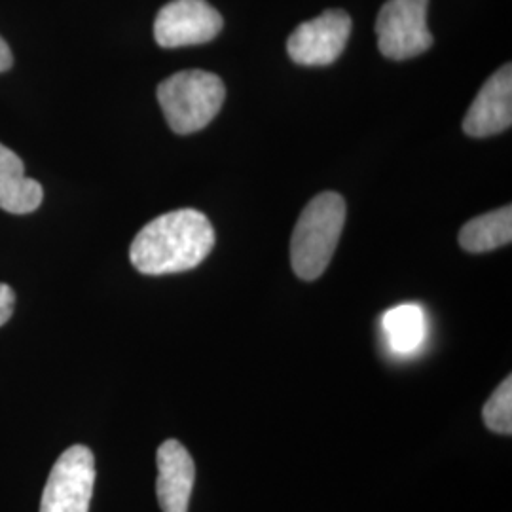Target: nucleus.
Masks as SVG:
<instances>
[{
	"mask_svg": "<svg viewBox=\"0 0 512 512\" xmlns=\"http://www.w3.org/2000/svg\"><path fill=\"white\" fill-rule=\"evenodd\" d=\"M16 306V293L10 285L0 283V327L6 325L14 313Z\"/></svg>",
	"mask_w": 512,
	"mask_h": 512,
	"instance_id": "14",
	"label": "nucleus"
},
{
	"mask_svg": "<svg viewBox=\"0 0 512 512\" xmlns=\"http://www.w3.org/2000/svg\"><path fill=\"white\" fill-rule=\"evenodd\" d=\"M429 0H387L378 19L376 35L380 52L404 61L427 52L433 46V35L427 29Z\"/></svg>",
	"mask_w": 512,
	"mask_h": 512,
	"instance_id": "4",
	"label": "nucleus"
},
{
	"mask_svg": "<svg viewBox=\"0 0 512 512\" xmlns=\"http://www.w3.org/2000/svg\"><path fill=\"white\" fill-rule=\"evenodd\" d=\"M95 459L88 446L76 444L61 454L42 492L40 512H90Z\"/></svg>",
	"mask_w": 512,
	"mask_h": 512,
	"instance_id": "5",
	"label": "nucleus"
},
{
	"mask_svg": "<svg viewBox=\"0 0 512 512\" xmlns=\"http://www.w3.org/2000/svg\"><path fill=\"white\" fill-rule=\"evenodd\" d=\"M213 247L215 230L202 211L179 209L150 220L133 239L129 258L141 274H181L200 266Z\"/></svg>",
	"mask_w": 512,
	"mask_h": 512,
	"instance_id": "1",
	"label": "nucleus"
},
{
	"mask_svg": "<svg viewBox=\"0 0 512 512\" xmlns=\"http://www.w3.org/2000/svg\"><path fill=\"white\" fill-rule=\"evenodd\" d=\"M222 16L207 0H173L154 21V37L162 48L205 44L222 29Z\"/></svg>",
	"mask_w": 512,
	"mask_h": 512,
	"instance_id": "7",
	"label": "nucleus"
},
{
	"mask_svg": "<svg viewBox=\"0 0 512 512\" xmlns=\"http://www.w3.org/2000/svg\"><path fill=\"white\" fill-rule=\"evenodd\" d=\"M351 18L344 10H327L321 16L300 23L287 42L294 63L304 67L332 65L348 44Z\"/></svg>",
	"mask_w": 512,
	"mask_h": 512,
	"instance_id": "6",
	"label": "nucleus"
},
{
	"mask_svg": "<svg viewBox=\"0 0 512 512\" xmlns=\"http://www.w3.org/2000/svg\"><path fill=\"white\" fill-rule=\"evenodd\" d=\"M346 200L336 192L315 196L294 226L291 264L294 274L315 281L329 268L346 222Z\"/></svg>",
	"mask_w": 512,
	"mask_h": 512,
	"instance_id": "2",
	"label": "nucleus"
},
{
	"mask_svg": "<svg viewBox=\"0 0 512 512\" xmlns=\"http://www.w3.org/2000/svg\"><path fill=\"white\" fill-rule=\"evenodd\" d=\"M156 494L162 512H188L196 480V465L179 440H165L158 448Z\"/></svg>",
	"mask_w": 512,
	"mask_h": 512,
	"instance_id": "9",
	"label": "nucleus"
},
{
	"mask_svg": "<svg viewBox=\"0 0 512 512\" xmlns=\"http://www.w3.org/2000/svg\"><path fill=\"white\" fill-rule=\"evenodd\" d=\"M226 99L224 82L207 71L173 74L158 86V101L169 128L179 135L207 128Z\"/></svg>",
	"mask_w": 512,
	"mask_h": 512,
	"instance_id": "3",
	"label": "nucleus"
},
{
	"mask_svg": "<svg viewBox=\"0 0 512 512\" xmlns=\"http://www.w3.org/2000/svg\"><path fill=\"white\" fill-rule=\"evenodd\" d=\"M512 241V207L505 205L492 213L471 219L459 232V245L467 253H488Z\"/></svg>",
	"mask_w": 512,
	"mask_h": 512,
	"instance_id": "12",
	"label": "nucleus"
},
{
	"mask_svg": "<svg viewBox=\"0 0 512 512\" xmlns=\"http://www.w3.org/2000/svg\"><path fill=\"white\" fill-rule=\"evenodd\" d=\"M484 425L499 433L511 435L512 433V380L505 378V382L495 389L494 395L484 404L482 410Z\"/></svg>",
	"mask_w": 512,
	"mask_h": 512,
	"instance_id": "13",
	"label": "nucleus"
},
{
	"mask_svg": "<svg viewBox=\"0 0 512 512\" xmlns=\"http://www.w3.org/2000/svg\"><path fill=\"white\" fill-rule=\"evenodd\" d=\"M44 190L35 179L25 177V167L16 152L0 145V209L12 215L37 211Z\"/></svg>",
	"mask_w": 512,
	"mask_h": 512,
	"instance_id": "10",
	"label": "nucleus"
},
{
	"mask_svg": "<svg viewBox=\"0 0 512 512\" xmlns=\"http://www.w3.org/2000/svg\"><path fill=\"white\" fill-rule=\"evenodd\" d=\"M12 63H14V57L10 52V46L4 42V38L0 37V73L8 71L12 67Z\"/></svg>",
	"mask_w": 512,
	"mask_h": 512,
	"instance_id": "15",
	"label": "nucleus"
},
{
	"mask_svg": "<svg viewBox=\"0 0 512 512\" xmlns=\"http://www.w3.org/2000/svg\"><path fill=\"white\" fill-rule=\"evenodd\" d=\"M512 124V67L503 65L486 80L476 95L471 109L463 120V131L469 137H492L511 128Z\"/></svg>",
	"mask_w": 512,
	"mask_h": 512,
	"instance_id": "8",
	"label": "nucleus"
},
{
	"mask_svg": "<svg viewBox=\"0 0 512 512\" xmlns=\"http://www.w3.org/2000/svg\"><path fill=\"white\" fill-rule=\"evenodd\" d=\"M385 342L395 355H414L427 340V317L418 304H401L382 317Z\"/></svg>",
	"mask_w": 512,
	"mask_h": 512,
	"instance_id": "11",
	"label": "nucleus"
}]
</instances>
